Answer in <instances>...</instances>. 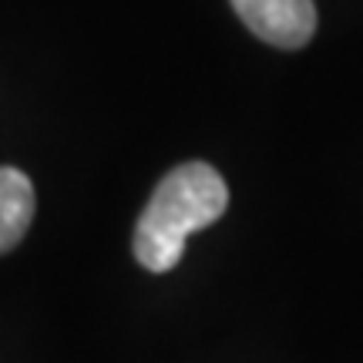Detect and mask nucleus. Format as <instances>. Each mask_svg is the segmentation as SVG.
<instances>
[{
    "instance_id": "nucleus-1",
    "label": "nucleus",
    "mask_w": 363,
    "mask_h": 363,
    "mask_svg": "<svg viewBox=\"0 0 363 363\" xmlns=\"http://www.w3.org/2000/svg\"><path fill=\"white\" fill-rule=\"evenodd\" d=\"M229 206V189L206 162H185L158 182L135 225V259L148 272L179 266L185 239L219 219Z\"/></svg>"
},
{
    "instance_id": "nucleus-3",
    "label": "nucleus",
    "mask_w": 363,
    "mask_h": 363,
    "mask_svg": "<svg viewBox=\"0 0 363 363\" xmlns=\"http://www.w3.org/2000/svg\"><path fill=\"white\" fill-rule=\"evenodd\" d=\"M34 185L21 169H0V256L11 252L34 219Z\"/></svg>"
},
{
    "instance_id": "nucleus-2",
    "label": "nucleus",
    "mask_w": 363,
    "mask_h": 363,
    "mask_svg": "<svg viewBox=\"0 0 363 363\" xmlns=\"http://www.w3.org/2000/svg\"><path fill=\"white\" fill-rule=\"evenodd\" d=\"M239 21L259 40L296 51L316 34V4L313 0H229Z\"/></svg>"
}]
</instances>
